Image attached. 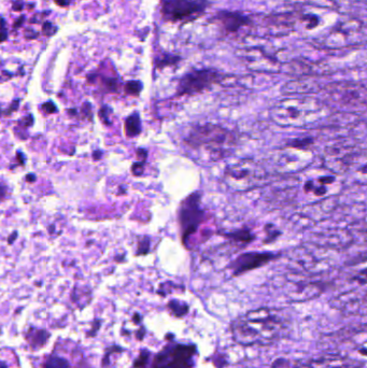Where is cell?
<instances>
[{
	"instance_id": "10",
	"label": "cell",
	"mask_w": 367,
	"mask_h": 368,
	"mask_svg": "<svg viewBox=\"0 0 367 368\" xmlns=\"http://www.w3.org/2000/svg\"><path fill=\"white\" fill-rule=\"evenodd\" d=\"M273 258L272 253H257V252H249L237 256L229 265L234 276H240L242 273L258 268L267 264Z\"/></svg>"
},
{
	"instance_id": "16",
	"label": "cell",
	"mask_w": 367,
	"mask_h": 368,
	"mask_svg": "<svg viewBox=\"0 0 367 368\" xmlns=\"http://www.w3.org/2000/svg\"><path fill=\"white\" fill-rule=\"evenodd\" d=\"M43 368H70V367L69 363L64 357L52 355L47 359Z\"/></svg>"
},
{
	"instance_id": "2",
	"label": "cell",
	"mask_w": 367,
	"mask_h": 368,
	"mask_svg": "<svg viewBox=\"0 0 367 368\" xmlns=\"http://www.w3.org/2000/svg\"><path fill=\"white\" fill-rule=\"evenodd\" d=\"M183 142L193 150L206 148L210 152L221 155L235 142V136L224 127L208 123L194 126L184 137Z\"/></svg>"
},
{
	"instance_id": "6",
	"label": "cell",
	"mask_w": 367,
	"mask_h": 368,
	"mask_svg": "<svg viewBox=\"0 0 367 368\" xmlns=\"http://www.w3.org/2000/svg\"><path fill=\"white\" fill-rule=\"evenodd\" d=\"M207 0H163L161 13L168 23H189L207 10Z\"/></svg>"
},
{
	"instance_id": "8",
	"label": "cell",
	"mask_w": 367,
	"mask_h": 368,
	"mask_svg": "<svg viewBox=\"0 0 367 368\" xmlns=\"http://www.w3.org/2000/svg\"><path fill=\"white\" fill-rule=\"evenodd\" d=\"M222 76L214 69L193 70L184 75L178 83V96H193L210 90L221 81Z\"/></svg>"
},
{
	"instance_id": "3",
	"label": "cell",
	"mask_w": 367,
	"mask_h": 368,
	"mask_svg": "<svg viewBox=\"0 0 367 368\" xmlns=\"http://www.w3.org/2000/svg\"><path fill=\"white\" fill-rule=\"evenodd\" d=\"M321 106L314 100H286L278 104L271 110V119L278 125L305 126L318 121Z\"/></svg>"
},
{
	"instance_id": "11",
	"label": "cell",
	"mask_w": 367,
	"mask_h": 368,
	"mask_svg": "<svg viewBox=\"0 0 367 368\" xmlns=\"http://www.w3.org/2000/svg\"><path fill=\"white\" fill-rule=\"evenodd\" d=\"M210 22L218 24L225 33L231 34L238 31L243 25H246L248 23V19L238 12L221 11L213 16Z\"/></svg>"
},
{
	"instance_id": "9",
	"label": "cell",
	"mask_w": 367,
	"mask_h": 368,
	"mask_svg": "<svg viewBox=\"0 0 367 368\" xmlns=\"http://www.w3.org/2000/svg\"><path fill=\"white\" fill-rule=\"evenodd\" d=\"M225 175L233 182L242 186V189H251L261 182L265 172L264 169L253 162L241 161L227 168Z\"/></svg>"
},
{
	"instance_id": "4",
	"label": "cell",
	"mask_w": 367,
	"mask_h": 368,
	"mask_svg": "<svg viewBox=\"0 0 367 368\" xmlns=\"http://www.w3.org/2000/svg\"><path fill=\"white\" fill-rule=\"evenodd\" d=\"M206 212L201 207V193L196 191L185 197L178 209V223L183 245L189 238L197 232L205 220Z\"/></svg>"
},
{
	"instance_id": "20",
	"label": "cell",
	"mask_w": 367,
	"mask_h": 368,
	"mask_svg": "<svg viewBox=\"0 0 367 368\" xmlns=\"http://www.w3.org/2000/svg\"><path fill=\"white\" fill-rule=\"evenodd\" d=\"M179 61H180L179 57H175V56H164L163 59L157 61L156 66H157L158 69H161L163 67H167V66H171V65H175Z\"/></svg>"
},
{
	"instance_id": "22",
	"label": "cell",
	"mask_w": 367,
	"mask_h": 368,
	"mask_svg": "<svg viewBox=\"0 0 367 368\" xmlns=\"http://www.w3.org/2000/svg\"><path fill=\"white\" fill-rule=\"evenodd\" d=\"M42 111L47 114H52L56 112V106L52 102H48L41 106Z\"/></svg>"
},
{
	"instance_id": "13",
	"label": "cell",
	"mask_w": 367,
	"mask_h": 368,
	"mask_svg": "<svg viewBox=\"0 0 367 368\" xmlns=\"http://www.w3.org/2000/svg\"><path fill=\"white\" fill-rule=\"evenodd\" d=\"M349 169L352 170V175L355 178V181L359 183H367V153L365 155H356L352 160Z\"/></svg>"
},
{
	"instance_id": "26",
	"label": "cell",
	"mask_w": 367,
	"mask_h": 368,
	"mask_svg": "<svg viewBox=\"0 0 367 368\" xmlns=\"http://www.w3.org/2000/svg\"><path fill=\"white\" fill-rule=\"evenodd\" d=\"M35 180H36V178H35V177H27V181L32 182V181H35Z\"/></svg>"
},
{
	"instance_id": "19",
	"label": "cell",
	"mask_w": 367,
	"mask_h": 368,
	"mask_svg": "<svg viewBox=\"0 0 367 368\" xmlns=\"http://www.w3.org/2000/svg\"><path fill=\"white\" fill-rule=\"evenodd\" d=\"M150 251V239L148 237H142L138 241V249H137V254L145 255L148 254Z\"/></svg>"
},
{
	"instance_id": "21",
	"label": "cell",
	"mask_w": 367,
	"mask_h": 368,
	"mask_svg": "<svg viewBox=\"0 0 367 368\" xmlns=\"http://www.w3.org/2000/svg\"><path fill=\"white\" fill-rule=\"evenodd\" d=\"M148 359H149V352L148 351H142L140 353L139 357L136 359L135 368H145V366L148 363Z\"/></svg>"
},
{
	"instance_id": "27",
	"label": "cell",
	"mask_w": 367,
	"mask_h": 368,
	"mask_svg": "<svg viewBox=\"0 0 367 368\" xmlns=\"http://www.w3.org/2000/svg\"><path fill=\"white\" fill-rule=\"evenodd\" d=\"M2 368H7V367H6V364H5V362H3V365H2Z\"/></svg>"
},
{
	"instance_id": "23",
	"label": "cell",
	"mask_w": 367,
	"mask_h": 368,
	"mask_svg": "<svg viewBox=\"0 0 367 368\" xmlns=\"http://www.w3.org/2000/svg\"><path fill=\"white\" fill-rule=\"evenodd\" d=\"M354 280H356L359 284H366L367 283V268L359 271L354 277Z\"/></svg>"
},
{
	"instance_id": "25",
	"label": "cell",
	"mask_w": 367,
	"mask_h": 368,
	"mask_svg": "<svg viewBox=\"0 0 367 368\" xmlns=\"http://www.w3.org/2000/svg\"><path fill=\"white\" fill-rule=\"evenodd\" d=\"M55 4L60 7H68L73 4L75 0H54Z\"/></svg>"
},
{
	"instance_id": "18",
	"label": "cell",
	"mask_w": 367,
	"mask_h": 368,
	"mask_svg": "<svg viewBox=\"0 0 367 368\" xmlns=\"http://www.w3.org/2000/svg\"><path fill=\"white\" fill-rule=\"evenodd\" d=\"M142 90V84L139 81H129L125 84L124 86V91L127 94V95H132V96H138L140 92Z\"/></svg>"
},
{
	"instance_id": "5",
	"label": "cell",
	"mask_w": 367,
	"mask_h": 368,
	"mask_svg": "<svg viewBox=\"0 0 367 368\" xmlns=\"http://www.w3.org/2000/svg\"><path fill=\"white\" fill-rule=\"evenodd\" d=\"M329 104L349 112H358L367 107V88L358 84H337L327 90Z\"/></svg>"
},
{
	"instance_id": "1",
	"label": "cell",
	"mask_w": 367,
	"mask_h": 368,
	"mask_svg": "<svg viewBox=\"0 0 367 368\" xmlns=\"http://www.w3.org/2000/svg\"><path fill=\"white\" fill-rule=\"evenodd\" d=\"M289 328V321L276 310H251L232 324L234 340L242 345H268L279 340Z\"/></svg>"
},
{
	"instance_id": "24",
	"label": "cell",
	"mask_w": 367,
	"mask_h": 368,
	"mask_svg": "<svg viewBox=\"0 0 367 368\" xmlns=\"http://www.w3.org/2000/svg\"><path fill=\"white\" fill-rule=\"evenodd\" d=\"M143 163H145V162H142V163L137 162V163H135L133 165V167H132L133 175H135L136 177H139V176H141L143 174V167H142Z\"/></svg>"
},
{
	"instance_id": "17",
	"label": "cell",
	"mask_w": 367,
	"mask_h": 368,
	"mask_svg": "<svg viewBox=\"0 0 367 368\" xmlns=\"http://www.w3.org/2000/svg\"><path fill=\"white\" fill-rule=\"evenodd\" d=\"M168 307L172 311V313H174L177 316H182V315L188 313V311H189L188 306H186L185 304H182V302L177 301V300L169 301Z\"/></svg>"
},
{
	"instance_id": "14",
	"label": "cell",
	"mask_w": 367,
	"mask_h": 368,
	"mask_svg": "<svg viewBox=\"0 0 367 368\" xmlns=\"http://www.w3.org/2000/svg\"><path fill=\"white\" fill-rule=\"evenodd\" d=\"M124 132L127 138H134L141 133V120L138 113H134L125 120Z\"/></svg>"
},
{
	"instance_id": "15",
	"label": "cell",
	"mask_w": 367,
	"mask_h": 368,
	"mask_svg": "<svg viewBox=\"0 0 367 368\" xmlns=\"http://www.w3.org/2000/svg\"><path fill=\"white\" fill-rule=\"evenodd\" d=\"M224 237L228 238V239H231L232 241L236 243H243V244H247L253 240V235H252L247 229L237 230V232H234V233L224 234Z\"/></svg>"
},
{
	"instance_id": "12",
	"label": "cell",
	"mask_w": 367,
	"mask_h": 368,
	"mask_svg": "<svg viewBox=\"0 0 367 368\" xmlns=\"http://www.w3.org/2000/svg\"><path fill=\"white\" fill-rule=\"evenodd\" d=\"M362 363L342 356H325L309 364V368H361Z\"/></svg>"
},
{
	"instance_id": "7",
	"label": "cell",
	"mask_w": 367,
	"mask_h": 368,
	"mask_svg": "<svg viewBox=\"0 0 367 368\" xmlns=\"http://www.w3.org/2000/svg\"><path fill=\"white\" fill-rule=\"evenodd\" d=\"M196 353L194 344L169 343L157 353L152 368H192Z\"/></svg>"
}]
</instances>
